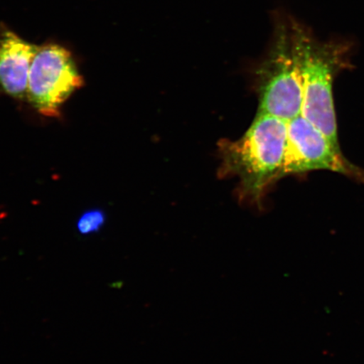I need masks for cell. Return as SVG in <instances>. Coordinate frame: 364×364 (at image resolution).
<instances>
[{
    "label": "cell",
    "mask_w": 364,
    "mask_h": 364,
    "mask_svg": "<svg viewBox=\"0 0 364 364\" xmlns=\"http://www.w3.org/2000/svg\"><path fill=\"white\" fill-rule=\"evenodd\" d=\"M288 135V122L257 115L242 136L220 144L223 177L235 176L241 198L260 203L268 188L281 178Z\"/></svg>",
    "instance_id": "1"
},
{
    "label": "cell",
    "mask_w": 364,
    "mask_h": 364,
    "mask_svg": "<svg viewBox=\"0 0 364 364\" xmlns=\"http://www.w3.org/2000/svg\"><path fill=\"white\" fill-rule=\"evenodd\" d=\"M290 26L301 73V115L339 147L333 81L347 63L348 47L343 43L318 42L306 27L291 17Z\"/></svg>",
    "instance_id": "2"
},
{
    "label": "cell",
    "mask_w": 364,
    "mask_h": 364,
    "mask_svg": "<svg viewBox=\"0 0 364 364\" xmlns=\"http://www.w3.org/2000/svg\"><path fill=\"white\" fill-rule=\"evenodd\" d=\"M258 93L257 115L279 117L286 122L301 115V73L291 33L290 16L277 14L272 40L256 71Z\"/></svg>",
    "instance_id": "3"
},
{
    "label": "cell",
    "mask_w": 364,
    "mask_h": 364,
    "mask_svg": "<svg viewBox=\"0 0 364 364\" xmlns=\"http://www.w3.org/2000/svg\"><path fill=\"white\" fill-rule=\"evenodd\" d=\"M84 84L70 50L46 43L31 65L26 98L41 115L58 117L63 105Z\"/></svg>",
    "instance_id": "4"
},
{
    "label": "cell",
    "mask_w": 364,
    "mask_h": 364,
    "mask_svg": "<svg viewBox=\"0 0 364 364\" xmlns=\"http://www.w3.org/2000/svg\"><path fill=\"white\" fill-rule=\"evenodd\" d=\"M327 170L358 175L339 147L302 115L288 122V135L281 178L312 171Z\"/></svg>",
    "instance_id": "5"
},
{
    "label": "cell",
    "mask_w": 364,
    "mask_h": 364,
    "mask_svg": "<svg viewBox=\"0 0 364 364\" xmlns=\"http://www.w3.org/2000/svg\"><path fill=\"white\" fill-rule=\"evenodd\" d=\"M38 46L27 42L12 31L0 33V87L16 100L27 97L31 65Z\"/></svg>",
    "instance_id": "6"
},
{
    "label": "cell",
    "mask_w": 364,
    "mask_h": 364,
    "mask_svg": "<svg viewBox=\"0 0 364 364\" xmlns=\"http://www.w3.org/2000/svg\"><path fill=\"white\" fill-rule=\"evenodd\" d=\"M107 222V215L101 208L86 210L78 218L76 229L83 236L98 233Z\"/></svg>",
    "instance_id": "7"
}]
</instances>
